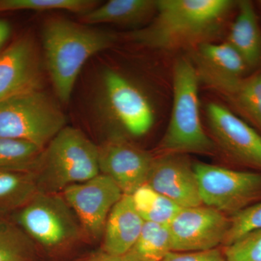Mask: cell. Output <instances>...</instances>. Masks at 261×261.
Here are the masks:
<instances>
[{
    "instance_id": "cell-30",
    "label": "cell",
    "mask_w": 261,
    "mask_h": 261,
    "mask_svg": "<svg viewBox=\"0 0 261 261\" xmlns=\"http://www.w3.org/2000/svg\"><path fill=\"white\" fill-rule=\"evenodd\" d=\"M89 261H128L126 257L121 255V256H117V255H109L105 252L97 254L94 255Z\"/></svg>"
},
{
    "instance_id": "cell-12",
    "label": "cell",
    "mask_w": 261,
    "mask_h": 261,
    "mask_svg": "<svg viewBox=\"0 0 261 261\" xmlns=\"http://www.w3.org/2000/svg\"><path fill=\"white\" fill-rule=\"evenodd\" d=\"M192 50L191 61L199 80L229 97L248 69L238 51L226 42H206Z\"/></svg>"
},
{
    "instance_id": "cell-9",
    "label": "cell",
    "mask_w": 261,
    "mask_h": 261,
    "mask_svg": "<svg viewBox=\"0 0 261 261\" xmlns=\"http://www.w3.org/2000/svg\"><path fill=\"white\" fill-rule=\"evenodd\" d=\"M62 192L76 215L82 230L93 238L102 236L110 213L123 195L113 180L102 173L70 185Z\"/></svg>"
},
{
    "instance_id": "cell-13",
    "label": "cell",
    "mask_w": 261,
    "mask_h": 261,
    "mask_svg": "<svg viewBox=\"0 0 261 261\" xmlns=\"http://www.w3.org/2000/svg\"><path fill=\"white\" fill-rule=\"evenodd\" d=\"M154 157L122 138L99 147L100 173L109 176L123 195H132L147 182Z\"/></svg>"
},
{
    "instance_id": "cell-24",
    "label": "cell",
    "mask_w": 261,
    "mask_h": 261,
    "mask_svg": "<svg viewBox=\"0 0 261 261\" xmlns=\"http://www.w3.org/2000/svg\"><path fill=\"white\" fill-rule=\"evenodd\" d=\"M93 0H0V13L18 10H67L84 15L97 8Z\"/></svg>"
},
{
    "instance_id": "cell-18",
    "label": "cell",
    "mask_w": 261,
    "mask_h": 261,
    "mask_svg": "<svg viewBox=\"0 0 261 261\" xmlns=\"http://www.w3.org/2000/svg\"><path fill=\"white\" fill-rule=\"evenodd\" d=\"M157 0H111L83 15L89 24L114 23L135 25L156 12Z\"/></svg>"
},
{
    "instance_id": "cell-15",
    "label": "cell",
    "mask_w": 261,
    "mask_h": 261,
    "mask_svg": "<svg viewBox=\"0 0 261 261\" xmlns=\"http://www.w3.org/2000/svg\"><path fill=\"white\" fill-rule=\"evenodd\" d=\"M42 82L39 57L29 38H20L0 53V102L41 90Z\"/></svg>"
},
{
    "instance_id": "cell-26",
    "label": "cell",
    "mask_w": 261,
    "mask_h": 261,
    "mask_svg": "<svg viewBox=\"0 0 261 261\" xmlns=\"http://www.w3.org/2000/svg\"><path fill=\"white\" fill-rule=\"evenodd\" d=\"M259 228H261V202L252 204L232 215L224 245H231L243 235Z\"/></svg>"
},
{
    "instance_id": "cell-27",
    "label": "cell",
    "mask_w": 261,
    "mask_h": 261,
    "mask_svg": "<svg viewBox=\"0 0 261 261\" xmlns=\"http://www.w3.org/2000/svg\"><path fill=\"white\" fill-rule=\"evenodd\" d=\"M223 252L228 261H261V228L224 246Z\"/></svg>"
},
{
    "instance_id": "cell-17",
    "label": "cell",
    "mask_w": 261,
    "mask_h": 261,
    "mask_svg": "<svg viewBox=\"0 0 261 261\" xmlns=\"http://www.w3.org/2000/svg\"><path fill=\"white\" fill-rule=\"evenodd\" d=\"M238 13L228 33L226 42L243 58L247 68H255L261 62V29L251 2L238 3Z\"/></svg>"
},
{
    "instance_id": "cell-22",
    "label": "cell",
    "mask_w": 261,
    "mask_h": 261,
    "mask_svg": "<svg viewBox=\"0 0 261 261\" xmlns=\"http://www.w3.org/2000/svg\"><path fill=\"white\" fill-rule=\"evenodd\" d=\"M130 196L137 212L145 222L168 226L182 208L146 184Z\"/></svg>"
},
{
    "instance_id": "cell-6",
    "label": "cell",
    "mask_w": 261,
    "mask_h": 261,
    "mask_svg": "<svg viewBox=\"0 0 261 261\" xmlns=\"http://www.w3.org/2000/svg\"><path fill=\"white\" fill-rule=\"evenodd\" d=\"M15 221L33 241L54 248L80 236V221L63 196L39 193L16 211Z\"/></svg>"
},
{
    "instance_id": "cell-5",
    "label": "cell",
    "mask_w": 261,
    "mask_h": 261,
    "mask_svg": "<svg viewBox=\"0 0 261 261\" xmlns=\"http://www.w3.org/2000/svg\"><path fill=\"white\" fill-rule=\"evenodd\" d=\"M65 124L61 108L41 90L0 102V137L29 141L44 149Z\"/></svg>"
},
{
    "instance_id": "cell-28",
    "label": "cell",
    "mask_w": 261,
    "mask_h": 261,
    "mask_svg": "<svg viewBox=\"0 0 261 261\" xmlns=\"http://www.w3.org/2000/svg\"><path fill=\"white\" fill-rule=\"evenodd\" d=\"M161 261H228L223 250L218 248L205 251L170 252Z\"/></svg>"
},
{
    "instance_id": "cell-8",
    "label": "cell",
    "mask_w": 261,
    "mask_h": 261,
    "mask_svg": "<svg viewBox=\"0 0 261 261\" xmlns=\"http://www.w3.org/2000/svg\"><path fill=\"white\" fill-rule=\"evenodd\" d=\"M171 251H205L224 245L230 219L205 205L183 207L168 224Z\"/></svg>"
},
{
    "instance_id": "cell-7",
    "label": "cell",
    "mask_w": 261,
    "mask_h": 261,
    "mask_svg": "<svg viewBox=\"0 0 261 261\" xmlns=\"http://www.w3.org/2000/svg\"><path fill=\"white\" fill-rule=\"evenodd\" d=\"M202 205L234 214L261 198V173L193 164Z\"/></svg>"
},
{
    "instance_id": "cell-16",
    "label": "cell",
    "mask_w": 261,
    "mask_h": 261,
    "mask_svg": "<svg viewBox=\"0 0 261 261\" xmlns=\"http://www.w3.org/2000/svg\"><path fill=\"white\" fill-rule=\"evenodd\" d=\"M145 221L137 212L130 195H123L108 216L103 232V252L124 255L140 236Z\"/></svg>"
},
{
    "instance_id": "cell-21",
    "label": "cell",
    "mask_w": 261,
    "mask_h": 261,
    "mask_svg": "<svg viewBox=\"0 0 261 261\" xmlns=\"http://www.w3.org/2000/svg\"><path fill=\"white\" fill-rule=\"evenodd\" d=\"M171 252L168 226L145 222L135 245L123 256L128 261H161Z\"/></svg>"
},
{
    "instance_id": "cell-3",
    "label": "cell",
    "mask_w": 261,
    "mask_h": 261,
    "mask_svg": "<svg viewBox=\"0 0 261 261\" xmlns=\"http://www.w3.org/2000/svg\"><path fill=\"white\" fill-rule=\"evenodd\" d=\"M199 82L191 60H176L173 68L172 111L160 142V154L216 152V144L205 133L201 123Z\"/></svg>"
},
{
    "instance_id": "cell-25",
    "label": "cell",
    "mask_w": 261,
    "mask_h": 261,
    "mask_svg": "<svg viewBox=\"0 0 261 261\" xmlns=\"http://www.w3.org/2000/svg\"><path fill=\"white\" fill-rule=\"evenodd\" d=\"M228 98L261 129V71L250 78H244Z\"/></svg>"
},
{
    "instance_id": "cell-31",
    "label": "cell",
    "mask_w": 261,
    "mask_h": 261,
    "mask_svg": "<svg viewBox=\"0 0 261 261\" xmlns=\"http://www.w3.org/2000/svg\"><path fill=\"white\" fill-rule=\"evenodd\" d=\"M260 6H261V1H260Z\"/></svg>"
},
{
    "instance_id": "cell-11",
    "label": "cell",
    "mask_w": 261,
    "mask_h": 261,
    "mask_svg": "<svg viewBox=\"0 0 261 261\" xmlns=\"http://www.w3.org/2000/svg\"><path fill=\"white\" fill-rule=\"evenodd\" d=\"M146 185L182 208L202 205L193 164L186 154L154 157Z\"/></svg>"
},
{
    "instance_id": "cell-20",
    "label": "cell",
    "mask_w": 261,
    "mask_h": 261,
    "mask_svg": "<svg viewBox=\"0 0 261 261\" xmlns=\"http://www.w3.org/2000/svg\"><path fill=\"white\" fill-rule=\"evenodd\" d=\"M44 149L29 141L0 137V169L37 174Z\"/></svg>"
},
{
    "instance_id": "cell-23",
    "label": "cell",
    "mask_w": 261,
    "mask_h": 261,
    "mask_svg": "<svg viewBox=\"0 0 261 261\" xmlns=\"http://www.w3.org/2000/svg\"><path fill=\"white\" fill-rule=\"evenodd\" d=\"M35 245L15 221L0 214V261H34Z\"/></svg>"
},
{
    "instance_id": "cell-2",
    "label": "cell",
    "mask_w": 261,
    "mask_h": 261,
    "mask_svg": "<svg viewBox=\"0 0 261 261\" xmlns=\"http://www.w3.org/2000/svg\"><path fill=\"white\" fill-rule=\"evenodd\" d=\"M42 39L51 82L58 98L67 102L86 62L111 47L116 37L67 19L53 18L43 29Z\"/></svg>"
},
{
    "instance_id": "cell-4",
    "label": "cell",
    "mask_w": 261,
    "mask_h": 261,
    "mask_svg": "<svg viewBox=\"0 0 261 261\" xmlns=\"http://www.w3.org/2000/svg\"><path fill=\"white\" fill-rule=\"evenodd\" d=\"M99 173V147L82 130L65 126L44 149L36 176L41 193L58 194Z\"/></svg>"
},
{
    "instance_id": "cell-1",
    "label": "cell",
    "mask_w": 261,
    "mask_h": 261,
    "mask_svg": "<svg viewBox=\"0 0 261 261\" xmlns=\"http://www.w3.org/2000/svg\"><path fill=\"white\" fill-rule=\"evenodd\" d=\"M237 4L231 0H157L153 20L128 37L160 50L193 49L212 42Z\"/></svg>"
},
{
    "instance_id": "cell-29",
    "label": "cell",
    "mask_w": 261,
    "mask_h": 261,
    "mask_svg": "<svg viewBox=\"0 0 261 261\" xmlns=\"http://www.w3.org/2000/svg\"><path fill=\"white\" fill-rule=\"evenodd\" d=\"M11 33V27L9 23L0 19V49L6 42Z\"/></svg>"
},
{
    "instance_id": "cell-19",
    "label": "cell",
    "mask_w": 261,
    "mask_h": 261,
    "mask_svg": "<svg viewBox=\"0 0 261 261\" xmlns=\"http://www.w3.org/2000/svg\"><path fill=\"white\" fill-rule=\"evenodd\" d=\"M40 193L34 173L0 169V214L18 211Z\"/></svg>"
},
{
    "instance_id": "cell-14",
    "label": "cell",
    "mask_w": 261,
    "mask_h": 261,
    "mask_svg": "<svg viewBox=\"0 0 261 261\" xmlns=\"http://www.w3.org/2000/svg\"><path fill=\"white\" fill-rule=\"evenodd\" d=\"M105 87L111 111L132 135H145L154 121L153 108L147 96L135 84L118 72L108 70Z\"/></svg>"
},
{
    "instance_id": "cell-10",
    "label": "cell",
    "mask_w": 261,
    "mask_h": 261,
    "mask_svg": "<svg viewBox=\"0 0 261 261\" xmlns=\"http://www.w3.org/2000/svg\"><path fill=\"white\" fill-rule=\"evenodd\" d=\"M207 121L216 147L230 158L261 171V136L222 105L211 102Z\"/></svg>"
}]
</instances>
